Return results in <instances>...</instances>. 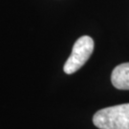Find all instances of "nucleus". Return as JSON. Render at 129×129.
I'll use <instances>...</instances> for the list:
<instances>
[{
	"mask_svg": "<svg viewBox=\"0 0 129 129\" xmlns=\"http://www.w3.org/2000/svg\"><path fill=\"white\" fill-rule=\"evenodd\" d=\"M94 50V40L92 37L83 36L75 42L72 53L66 60L63 70L66 74H74L79 70L89 59Z\"/></svg>",
	"mask_w": 129,
	"mask_h": 129,
	"instance_id": "nucleus-2",
	"label": "nucleus"
},
{
	"mask_svg": "<svg viewBox=\"0 0 129 129\" xmlns=\"http://www.w3.org/2000/svg\"><path fill=\"white\" fill-rule=\"evenodd\" d=\"M93 122L100 129H129V103L99 110Z\"/></svg>",
	"mask_w": 129,
	"mask_h": 129,
	"instance_id": "nucleus-1",
	"label": "nucleus"
},
{
	"mask_svg": "<svg viewBox=\"0 0 129 129\" xmlns=\"http://www.w3.org/2000/svg\"><path fill=\"white\" fill-rule=\"evenodd\" d=\"M111 82L117 89L129 90V62L118 65L113 70Z\"/></svg>",
	"mask_w": 129,
	"mask_h": 129,
	"instance_id": "nucleus-3",
	"label": "nucleus"
}]
</instances>
